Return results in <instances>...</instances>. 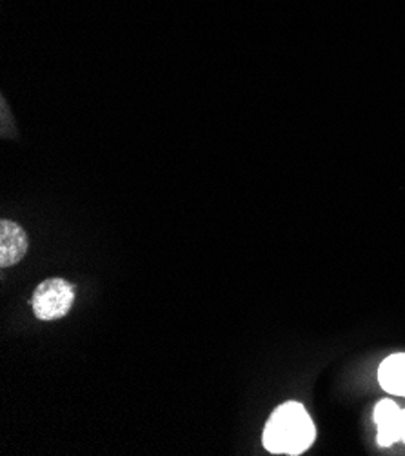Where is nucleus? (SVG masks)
<instances>
[{
	"label": "nucleus",
	"instance_id": "obj_1",
	"mask_svg": "<svg viewBox=\"0 0 405 456\" xmlns=\"http://www.w3.org/2000/svg\"><path fill=\"white\" fill-rule=\"evenodd\" d=\"M314 438H317V428L305 407L298 402H286L269 417L262 442L269 452L296 456L307 451Z\"/></svg>",
	"mask_w": 405,
	"mask_h": 456
},
{
	"label": "nucleus",
	"instance_id": "obj_2",
	"mask_svg": "<svg viewBox=\"0 0 405 456\" xmlns=\"http://www.w3.org/2000/svg\"><path fill=\"white\" fill-rule=\"evenodd\" d=\"M75 304V288L64 279H48L33 293V313L38 321L52 322L66 316Z\"/></svg>",
	"mask_w": 405,
	"mask_h": 456
},
{
	"label": "nucleus",
	"instance_id": "obj_3",
	"mask_svg": "<svg viewBox=\"0 0 405 456\" xmlns=\"http://www.w3.org/2000/svg\"><path fill=\"white\" fill-rule=\"evenodd\" d=\"M375 424L378 428L377 442L380 447H389L394 442L401 440V428H403V409L398 407L393 400L385 398L378 402L373 413Z\"/></svg>",
	"mask_w": 405,
	"mask_h": 456
},
{
	"label": "nucleus",
	"instance_id": "obj_4",
	"mask_svg": "<svg viewBox=\"0 0 405 456\" xmlns=\"http://www.w3.org/2000/svg\"><path fill=\"white\" fill-rule=\"evenodd\" d=\"M28 246V235L17 222H0V265L10 267L19 264L26 256Z\"/></svg>",
	"mask_w": 405,
	"mask_h": 456
},
{
	"label": "nucleus",
	"instance_id": "obj_5",
	"mask_svg": "<svg viewBox=\"0 0 405 456\" xmlns=\"http://www.w3.org/2000/svg\"><path fill=\"white\" fill-rule=\"evenodd\" d=\"M378 380L389 395L405 396V353L391 354L382 362Z\"/></svg>",
	"mask_w": 405,
	"mask_h": 456
},
{
	"label": "nucleus",
	"instance_id": "obj_6",
	"mask_svg": "<svg viewBox=\"0 0 405 456\" xmlns=\"http://www.w3.org/2000/svg\"><path fill=\"white\" fill-rule=\"evenodd\" d=\"M400 442L405 444V407H403V428H401V440Z\"/></svg>",
	"mask_w": 405,
	"mask_h": 456
}]
</instances>
